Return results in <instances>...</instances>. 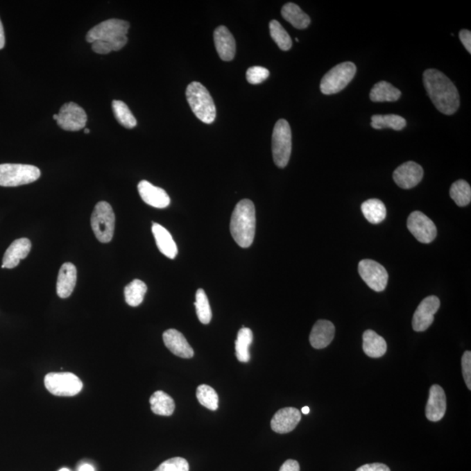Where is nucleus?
Returning <instances> with one entry per match:
<instances>
[{"label": "nucleus", "instance_id": "f257e3e1", "mask_svg": "<svg viewBox=\"0 0 471 471\" xmlns=\"http://www.w3.org/2000/svg\"><path fill=\"white\" fill-rule=\"evenodd\" d=\"M423 84L437 110L447 115L456 113L460 106L459 90L445 74L436 69L426 70Z\"/></svg>", "mask_w": 471, "mask_h": 471}, {"label": "nucleus", "instance_id": "f03ea898", "mask_svg": "<svg viewBox=\"0 0 471 471\" xmlns=\"http://www.w3.org/2000/svg\"><path fill=\"white\" fill-rule=\"evenodd\" d=\"M130 27V23L125 20H105L89 30L87 35V42L92 44V50L98 54H108L113 51H119L126 46Z\"/></svg>", "mask_w": 471, "mask_h": 471}, {"label": "nucleus", "instance_id": "7ed1b4c3", "mask_svg": "<svg viewBox=\"0 0 471 471\" xmlns=\"http://www.w3.org/2000/svg\"><path fill=\"white\" fill-rule=\"evenodd\" d=\"M230 233L235 242L242 248L252 245L256 232V211L254 203L243 199L236 205L230 225Z\"/></svg>", "mask_w": 471, "mask_h": 471}, {"label": "nucleus", "instance_id": "20e7f679", "mask_svg": "<svg viewBox=\"0 0 471 471\" xmlns=\"http://www.w3.org/2000/svg\"><path fill=\"white\" fill-rule=\"evenodd\" d=\"M186 98L193 113L203 123L211 124L216 119V110L211 94L203 84L194 81L186 89Z\"/></svg>", "mask_w": 471, "mask_h": 471}, {"label": "nucleus", "instance_id": "39448f33", "mask_svg": "<svg viewBox=\"0 0 471 471\" xmlns=\"http://www.w3.org/2000/svg\"><path fill=\"white\" fill-rule=\"evenodd\" d=\"M40 169L28 164H0V186L17 187L32 184L40 178Z\"/></svg>", "mask_w": 471, "mask_h": 471}, {"label": "nucleus", "instance_id": "423d86ee", "mask_svg": "<svg viewBox=\"0 0 471 471\" xmlns=\"http://www.w3.org/2000/svg\"><path fill=\"white\" fill-rule=\"evenodd\" d=\"M357 70V66L352 62H343L334 67L322 78L321 93L330 96L341 92L354 79Z\"/></svg>", "mask_w": 471, "mask_h": 471}, {"label": "nucleus", "instance_id": "0eeeda50", "mask_svg": "<svg viewBox=\"0 0 471 471\" xmlns=\"http://www.w3.org/2000/svg\"><path fill=\"white\" fill-rule=\"evenodd\" d=\"M91 226L96 239L101 243H110L113 239L115 215L108 202H99L91 216Z\"/></svg>", "mask_w": 471, "mask_h": 471}, {"label": "nucleus", "instance_id": "6e6552de", "mask_svg": "<svg viewBox=\"0 0 471 471\" xmlns=\"http://www.w3.org/2000/svg\"><path fill=\"white\" fill-rule=\"evenodd\" d=\"M273 155L279 168L286 167L291 154V130L286 120H279L273 133Z\"/></svg>", "mask_w": 471, "mask_h": 471}, {"label": "nucleus", "instance_id": "1a4fd4ad", "mask_svg": "<svg viewBox=\"0 0 471 471\" xmlns=\"http://www.w3.org/2000/svg\"><path fill=\"white\" fill-rule=\"evenodd\" d=\"M45 387L56 396H74L83 388V382L72 372H50L45 376Z\"/></svg>", "mask_w": 471, "mask_h": 471}, {"label": "nucleus", "instance_id": "9d476101", "mask_svg": "<svg viewBox=\"0 0 471 471\" xmlns=\"http://www.w3.org/2000/svg\"><path fill=\"white\" fill-rule=\"evenodd\" d=\"M359 273L372 290L382 291L386 289L388 281L387 270L375 260L363 259L359 263Z\"/></svg>", "mask_w": 471, "mask_h": 471}, {"label": "nucleus", "instance_id": "9b49d317", "mask_svg": "<svg viewBox=\"0 0 471 471\" xmlns=\"http://www.w3.org/2000/svg\"><path fill=\"white\" fill-rule=\"evenodd\" d=\"M87 115L79 105L74 103L64 104L60 108L56 123L66 131H79L86 127Z\"/></svg>", "mask_w": 471, "mask_h": 471}, {"label": "nucleus", "instance_id": "f8f14e48", "mask_svg": "<svg viewBox=\"0 0 471 471\" xmlns=\"http://www.w3.org/2000/svg\"><path fill=\"white\" fill-rule=\"evenodd\" d=\"M409 232L419 242L429 243L436 238L435 223L421 212H414L409 215L406 222Z\"/></svg>", "mask_w": 471, "mask_h": 471}, {"label": "nucleus", "instance_id": "ddd939ff", "mask_svg": "<svg viewBox=\"0 0 471 471\" xmlns=\"http://www.w3.org/2000/svg\"><path fill=\"white\" fill-rule=\"evenodd\" d=\"M440 300L436 296H429L420 303L412 320L413 329L416 332H425L431 326L434 315L440 307Z\"/></svg>", "mask_w": 471, "mask_h": 471}, {"label": "nucleus", "instance_id": "4468645a", "mask_svg": "<svg viewBox=\"0 0 471 471\" xmlns=\"http://www.w3.org/2000/svg\"><path fill=\"white\" fill-rule=\"evenodd\" d=\"M393 178L400 188L412 189L422 181L423 169L415 162H406L395 169Z\"/></svg>", "mask_w": 471, "mask_h": 471}, {"label": "nucleus", "instance_id": "2eb2a0df", "mask_svg": "<svg viewBox=\"0 0 471 471\" xmlns=\"http://www.w3.org/2000/svg\"><path fill=\"white\" fill-rule=\"evenodd\" d=\"M447 408L446 395L439 385H433L429 389V396L427 402L425 415L431 422H438L445 415Z\"/></svg>", "mask_w": 471, "mask_h": 471}, {"label": "nucleus", "instance_id": "dca6fc26", "mask_svg": "<svg viewBox=\"0 0 471 471\" xmlns=\"http://www.w3.org/2000/svg\"><path fill=\"white\" fill-rule=\"evenodd\" d=\"M301 420V413L296 408L281 409L274 415L271 427L274 432L286 434L293 431Z\"/></svg>", "mask_w": 471, "mask_h": 471}, {"label": "nucleus", "instance_id": "f3484780", "mask_svg": "<svg viewBox=\"0 0 471 471\" xmlns=\"http://www.w3.org/2000/svg\"><path fill=\"white\" fill-rule=\"evenodd\" d=\"M139 194L144 202L154 208L164 209L171 203L167 192L159 187H155L148 181H141L137 186Z\"/></svg>", "mask_w": 471, "mask_h": 471}, {"label": "nucleus", "instance_id": "a211bd4d", "mask_svg": "<svg viewBox=\"0 0 471 471\" xmlns=\"http://www.w3.org/2000/svg\"><path fill=\"white\" fill-rule=\"evenodd\" d=\"M162 338H164L166 347L176 357L184 359H191L194 357V350L180 332L169 329L164 332Z\"/></svg>", "mask_w": 471, "mask_h": 471}, {"label": "nucleus", "instance_id": "6ab92c4d", "mask_svg": "<svg viewBox=\"0 0 471 471\" xmlns=\"http://www.w3.org/2000/svg\"><path fill=\"white\" fill-rule=\"evenodd\" d=\"M32 249V243L28 239L15 240L8 247L3 257L2 268L12 269L18 266L20 260L25 259Z\"/></svg>", "mask_w": 471, "mask_h": 471}, {"label": "nucleus", "instance_id": "aec40b11", "mask_svg": "<svg viewBox=\"0 0 471 471\" xmlns=\"http://www.w3.org/2000/svg\"><path fill=\"white\" fill-rule=\"evenodd\" d=\"M214 42L221 60L230 62L234 59L236 54V42L227 27L221 26L215 30Z\"/></svg>", "mask_w": 471, "mask_h": 471}, {"label": "nucleus", "instance_id": "412c9836", "mask_svg": "<svg viewBox=\"0 0 471 471\" xmlns=\"http://www.w3.org/2000/svg\"><path fill=\"white\" fill-rule=\"evenodd\" d=\"M335 335V327L329 320H320L314 324L311 329L309 341L315 349L326 348L333 341Z\"/></svg>", "mask_w": 471, "mask_h": 471}, {"label": "nucleus", "instance_id": "4be33fe9", "mask_svg": "<svg viewBox=\"0 0 471 471\" xmlns=\"http://www.w3.org/2000/svg\"><path fill=\"white\" fill-rule=\"evenodd\" d=\"M77 281V269L74 264L64 263L60 267L57 280V294L62 299H67L73 293Z\"/></svg>", "mask_w": 471, "mask_h": 471}, {"label": "nucleus", "instance_id": "5701e85b", "mask_svg": "<svg viewBox=\"0 0 471 471\" xmlns=\"http://www.w3.org/2000/svg\"><path fill=\"white\" fill-rule=\"evenodd\" d=\"M152 232L154 234L159 250L169 259H174L178 255V249L171 234L157 223H153L152 225Z\"/></svg>", "mask_w": 471, "mask_h": 471}, {"label": "nucleus", "instance_id": "b1692460", "mask_svg": "<svg viewBox=\"0 0 471 471\" xmlns=\"http://www.w3.org/2000/svg\"><path fill=\"white\" fill-rule=\"evenodd\" d=\"M363 351L368 357L381 358L387 352V342L372 330H367L362 335Z\"/></svg>", "mask_w": 471, "mask_h": 471}, {"label": "nucleus", "instance_id": "393cba45", "mask_svg": "<svg viewBox=\"0 0 471 471\" xmlns=\"http://www.w3.org/2000/svg\"><path fill=\"white\" fill-rule=\"evenodd\" d=\"M401 96V91L398 88L384 80L376 83L369 94L370 100L374 103H385V101L394 103L398 101Z\"/></svg>", "mask_w": 471, "mask_h": 471}, {"label": "nucleus", "instance_id": "a878e982", "mask_svg": "<svg viewBox=\"0 0 471 471\" xmlns=\"http://www.w3.org/2000/svg\"><path fill=\"white\" fill-rule=\"evenodd\" d=\"M283 18L297 29H305L310 25V17L305 13L299 6L294 3H288L281 10Z\"/></svg>", "mask_w": 471, "mask_h": 471}, {"label": "nucleus", "instance_id": "bb28decb", "mask_svg": "<svg viewBox=\"0 0 471 471\" xmlns=\"http://www.w3.org/2000/svg\"><path fill=\"white\" fill-rule=\"evenodd\" d=\"M361 212L366 219L372 225L384 221L387 209L384 203L379 199H368L361 205Z\"/></svg>", "mask_w": 471, "mask_h": 471}, {"label": "nucleus", "instance_id": "cd10ccee", "mask_svg": "<svg viewBox=\"0 0 471 471\" xmlns=\"http://www.w3.org/2000/svg\"><path fill=\"white\" fill-rule=\"evenodd\" d=\"M151 410L154 414L171 416L175 411V402L164 391L155 392L150 399Z\"/></svg>", "mask_w": 471, "mask_h": 471}, {"label": "nucleus", "instance_id": "c85d7f7f", "mask_svg": "<svg viewBox=\"0 0 471 471\" xmlns=\"http://www.w3.org/2000/svg\"><path fill=\"white\" fill-rule=\"evenodd\" d=\"M371 126L375 130L391 128L395 131H401L406 126L404 118L397 114H375L371 118Z\"/></svg>", "mask_w": 471, "mask_h": 471}, {"label": "nucleus", "instance_id": "c756f323", "mask_svg": "<svg viewBox=\"0 0 471 471\" xmlns=\"http://www.w3.org/2000/svg\"><path fill=\"white\" fill-rule=\"evenodd\" d=\"M147 286L140 280H134L124 288L125 301L130 307H138L144 300Z\"/></svg>", "mask_w": 471, "mask_h": 471}, {"label": "nucleus", "instance_id": "7c9ffc66", "mask_svg": "<svg viewBox=\"0 0 471 471\" xmlns=\"http://www.w3.org/2000/svg\"><path fill=\"white\" fill-rule=\"evenodd\" d=\"M253 341L252 331L243 327L239 331L235 342L236 357L240 362H248L250 359L249 348Z\"/></svg>", "mask_w": 471, "mask_h": 471}, {"label": "nucleus", "instance_id": "2f4dec72", "mask_svg": "<svg viewBox=\"0 0 471 471\" xmlns=\"http://www.w3.org/2000/svg\"><path fill=\"white\" fill-rule=\"evenodd\" d=\"M115 119L117 120L121 126L126 128H133L137 125L133 114L126 104L121 101H113L112 103Z\"/></svg>", "mask_w": 471, "mask_h": 471}, {"label": "nucleus", "instance_id": "473e14b6", "mask_svg": "<svg viewBox=\"0 0 471 471\" xmlns=\"http://www.w3.org/2000/svg\"><path fill=\"white\" fill-rule=\"evenodd\" d=\"M452 198L457 205L464 207L470 205L471 201V188L466 181L461 180L454 182L449 191Z\"/></svg>", "mask_w": 471, "mask_h": 471}, {"label": "nucleus", "instance_id": "72a5a7b5", "mask_svg": "<svg viewBox=\"0 0 471 471\" xmlns=\"http://www.w3.org/2000/svg\"><path fill=\"white\" fill-rule=\"evenodd\" d=\"M195 307L199 321L205 325L209 324L212 320V311L208 297L203 289L196 291Z\"/></svg>", "mask_w": 471, "mask_h": 471}, {"label": "nucleus", "instance_id": "f704fd0d", "mask_svg": "<svg viewBox=\"0 0 471 471\" xmlns=\"http://www.w3.org/2000/svg\"><path fill=\"white\" fill-rule=\"evenodd\" d=\"M270 35L281 50L288 51L293 46V42L284 27L277 20L270 22Z\"/></svg>", "mask_w": 471, "mask_h": 471}, {"label": "nucleus", "instance_id": "c9c22d12", "mask_svg": "<svg viewBox=\"0 0 471 471\" xmlns=\"http://www.w3.org/2000/svg\"><path fill=\"white\" fill-rule=\"evenodd\" d=\"M196 398L200 404L212 411L219 409V395L212 387L208 385H200L196 389Z\"/></svg>", "mask_w": 471, "mask_h": 471}, {"label": "nucleus", "instance_id": "e433bc0d", "mask_svg": "<svg viewBox=\"0 0 471 471\" xmlns=\"http://www.w3.org/2000/svg\"><path fill=\"white\" fill-rule=\"evenodd\" d=\"M189 470L187 460L182 457H174V459L166 460L154 471H189Z\"/></svg>", "mask_w": 471, "mask_h": 471}, {"label": "nucleus", "instance_id": "4c0bfd02", "mask_svg": "<svg viewBox=\"0 0 471 471\" xmlns=\"http://www.w3.org/2000/svg\"><path fill=\"white\" fill-rule=\"evenodd\" d=\"M270 76L268 69L263 67H250L246 72V79L250 84H259L266 80Z\"/></svg>", "mask_w": 471, "mask_h": 471}, {"label": "nucleus", "instance_id": "58836bf2", "mask_svg": "<svg viewBox=\"0 0 471 471\" xmlns=\"http://www.w3.org/2000/svg\"><path fill=\"white\" fill-rule=\"evenodd\" d=\"M462 368L464 381L467 388L471 389V352H464L462 358Z\"/></svg>", "mask_w": 471, "mask_h": 471}, {"label": "nucleus", "instance_id": "ea45409f", "mask_svg": "<svg viewBox=\"0 0 471 471\" xmlns=\"http://www.w3.org/2000/svg\"><path fill=\"white\" fill-rule=\"evenodd\" d=\"M355 471H391L387 465L384 463H368L362 465Z\"/></svg>", "mask_w": 471, "mask_h": 471}, {"label": "nucleus", "instance_id": "a19ab883", "mask_svg": "<svg viewBox=\"0 0 471 471\" xmlns=\"http://www.w3.org/2000/svg\"><path fill=\"white\" fill-rule=\"evenodd\" d=\"M461 42L463 44L468 52L471 53V33L469 30L463 29L459 33Z\"/></svg>", "mask_w": 471, "mask_h": 471}, {"label": "nucleus", "instance_id": "79ce46f5", "mask_svg": "<svg viewBox=\"0 0 471 471\" xmlns=\"http://www.w3.org/2000/svg\"><path fill=\"white\" fill-rule=\"evenodd\" d=\"M300 464L296 460H287L281 466L280 471H300Z\"/></svg>", "mask_w": 471, "mask_h": 471}, {"label": "nucleus", "instance_id": "37998d69", "mask_svg": "<svg viewBox=\"0 0 471 471\" xmlns=\"http://www.w3.org/2000/svg\"><path fill=\"white\" fill-rule=\"evenodd\" d=\"M5 45H6V38L4 27H3L1 19H0V50L4 49Z\"/></svg>", "mask_w": 471, "mask_h": 471}, {"label": "nucleus", "instance_id": "c03bdc74", "mask_svg": "<svg viewBox=\"0 0 471 471\" xmlns=\"http://www.w3.org/2000/svg\"><path fill=\"white\" fill-rule=\"evenodd\" d=\"M79 471H94V468L91 464L84 463L79 468Z\"/></svg>", "mask_w": 471, "mask_h": 471}, {"label": "nucleus", "instance_id": "a18cd8bd", "mask_svg": "<svg viewBox=\"0 0 471 471\" xmlns=\"http://www.w3.org/2000/svg\"><path fill=\"white\" fill-rule=\"evenodd\" d=\"M301 412H302L304 415L309 414V412H310L309 406H304V408H302V409H301Z\"/></svg>", "mask_w": 471, "mask_h": 471}, {"label": "nucleus", "instance_id": "49530a36", "mask_svg": "<svg viewBox=\"0 0 471 471\" xmlns=\"http://www.w3.org/2000/svg\"><path fill=\"white\" fill-rule=\"evenodd\" d=\"M84 133H85V134H89V133H90V130H88V128H85Z\"/></svg>", "mask_w": 471, "mask_h": 471}, {"label": "nucleus", "instance_id": "de8ad7c7", "mask_svg": "<svg viewBox=\"0 0 471 471\" xmlns=\"http://www.w3.org/2000/svg\"><path fill=\"white\" fill-rule=\"evenodd\" d=\"M53 120L57 121V119H58V114H53Z\"/></svg>", "mask_w": 471, "mask_h": 471}, {"label": "nucleus", "instance_id": "09e8293b", "mask_svg": "<svg viewBox=\"0 0 471 471\" xmlns=\"http://www.w3.org/2000/svg\"><path fill=\"white\" fill-rule=\"evenodd\" d=\"M59 471H70L69 469H67V468H63V469L60 470Z\"/></svg>", "mask_w": 471, "mask_h": 471}]
</instances>
